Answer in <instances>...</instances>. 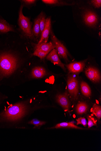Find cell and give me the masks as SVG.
<instances>
[{
  "mask_svg": "<svg viewBox=\"0 0 101 151\" xmlns=\"http://www.w3.org/2000/svg\"><path fill=\"white\" fill-rule=\"evenodd\" d=\"M60 128H70L77 129H84L77 127L75 125L73 122H63L57 124L55 127H52L51 129H57Z\"/></svg>",
  "mask_w": 101,
  "mask_h": 151,
  "instance_id": "9a60e30c",
  "label": "cell"
},
{
  "mask_svg": "<svg viewBox=\"0 0 101 151\" xmlns=\"http://www.w3.org/2000/svg\"><path fill=\"white\" fill-rule=\"evenodd\" d=\"M48 54V53L40 50L35 49L32 55L39 58L41 60H42L44 59Z\"/></svg>",
  "mask_w": 101,
  "mask_h": 151,
  "instance_id": "44dd1931",
  "label": "cell"
},
{
  "mask_svg": "<svg viewBox=\"0 0 101 151\" xmlns=\"http://www.w3.org/2000/svg\"><path fill=\"white\" fill-rule=\"evenodd\" d=\"M42 12L34 20L33 29H32V36L38 37L40 34V21L41 16Z\"/></svg>",
  "mask_w": 101,
  "mask_h": 151,
  "instance_id": "4fadbf2b",
  "label": "cell"
},
{
  "mask_svg": "<svg viewBox=\"0 0 101 151\" xmlns=\"http://www.w3.org/2000/svg\"><path fill=\"white\" fill-rule=\"evenodd\" d=\"M91 3L95 8H99L101 6V0H93L91 1Z\"/></svg>",
  "mask_w": 101,
  "mask_h": 151,
  "instance_id": "d4e9b609",
  "label": "cell"
},
{
  "mask_svg": "<svg viewBox=\"0 0 101 151\" xmlns=\"http://www.w3.org/2000/svg\"><path fill=\"white\" fill-rule=\"evenodd\" d=\"M77 125L81 124L84 127H86L88 125V122L84 117H80L76 119Z\"/></svg>",
  "mask_w": 101,
  "mask_h": 151,
  "instance_id": "cb8c5ba5",
  "label": "cell"
},
{
  "mask_svg": "<svg viewBox=\"0 0 101 151\" xmlns=\"http://www.w3.org/2000/svg\"><path fill=\"white\" fill-rule=\"evenodd\" d=\"M55 100L56 102L62 107L65 111H69L70 104L67 91L63 94H57L55 96Z\"/></svg>",
  "mask_w": 101,
  "mask_h": 151,
  "instance_id": "ba28073f",
  "label": "cell"
},
{
  "mask_svg": "<svg viewBox=\"0 0 101 151\" xmlns=\"http://www.w3.org/2000/svg\"><path fill=\"white\" fill-rule=\"evenodd\" d=\"M81 92L85 96L89 97L91 94V90L89 85L85 82L82 81L81 84Z\"/></svg>",
  "mask_w": 101,
  "mask_h": 151,
  "instance_id": "2e32d148",
  "label": "cell"
},
{
  "mask_svg": "<svg viewBox=\"0 0 101 151\" xmlns=\"http://www.w3.org/2000/svg\"><path fill=\"white\" fill-rule=\"evenodd\" d=\"M55 48V45L51 42L49 43L41 42L35 44L34 46L35 50H39L48 54Z\"/></svg>",
  "mask_w": 101,
  "mask_h": 151,
  "instance_id": "7c38bea8",
  "label": "cell"
},
{
  "mask_svg": "<svg viewBox=\"0 0 101 151\" xmlns=\"http://www.w3.org/2000/svg\"><path fill=\"white\" fill-rule=\"evenodd\" d=\"M51 39L52 43L55 46L57 54L61 58H63L66 62L68 61V51L64 45L57 38L53 32L51 34Z\"/></svg>",
  "mask_w": 101,
  "mask_h": 151,
  "instance_id": "8992f818",
  "label": "cell"
},
{
  "mask_svg": "<svg viewBox=\"0 0 101 151\" xmlns=\"http://www.w3.org/2000/svg\"><path fill=\"white\" fill-rule=\"evenodd\" d=\"M47 122L44 121H42L37 119H34L29 120L28 122V125H34V129H40L42 126L45 125Z\"/></svg>",
  "mask_w": 101,
  "mask_h": 151,
  "instance_id": "ac0fdd59",
  "label": "cell"
},
{
  "mask_svg": "<svg viewBox=\"0 0 101 151\" xmlns=\"http://www.w3.org/2000/svg\"><path fill=\"white\" fill-rule=\"evenodd\" d=\"M23 6L22 5L20 9L18 24L25 35L28 38H31L32 36L31 23L29 19L23 15Z\"/></svg>",
  "mask_w": 101,
  "mask_h": 151,
  "instance_id": "7a4b0ae2",
  "label": "cell"
},
{
  "mask_svg": "<svg viewBox=\"0 0 101 151\" xmlns=\"http://www.w3.org/2000/svg\"><path fill=\"white\" fill-rule=\"evenodd\" d=\"M14 32L13 27L5 20L0 19V33H6Z\"/></svg>",
  "mask_w": 101,
  "mask_h": 151,
  "instance_id": "5bb4252c",
  "label": "cell"
},
{
  "mask_svg": "<svg viewBox=\"0 0 101 151\" xmlns=\"http://www.w3.org/2000/svg\"><path fill=\"white\" fill-rule=\"evenodd\" d=\"M68 91L71 99L76 100L78 93V81L77 78L73 75L69 76L67 80Z\"/></svg>",
  "mask_w": 101,
  "mask_h": 151,
  "instance_id": "277c9868",
  "label": "cell"
},
{
  "mask_svg": "<svg viewBox=\"0 0 101 151\" xmlns=\"http://www.w3.org/2000/svg\"><path fill=\"white\" fill-rule=\"evenodd\" d=\"M47 59L54 65L60 67L64 71H66L65 65L60 60L56 49H53L49 53Z\"/></svg>",
  "mask_w": 101,
  "mask_h": 151,
  "instance_id": "9c48e42d",
  "label": "cell"
},
{
  "mask_svg": "<svg viewBox=\"0 0 101 151\" xmlns=\"http://www.w3.org/2000/svg\"><path fill=\"white\" fill-rule=\"evenodd\" d=\"M92 113L97 117L98 120L101 118V107L100 106L94 104L92 108Z\"/></svg>",
  "mask_w": 101,
  "mask_h": 151,
  "instance_id": "d6986e66",
  "label": "cell"
},
{
  "mask_svg": "<svg viewBox=\"0 0 101 151\" xmlns=\"http://www.w3.org/2000/svg\"><path fill=\"white\" fill-rule=\"evenodd\" d=\"M87 118L88 120V128L97 125V120L96 119L93 117H91L90 116L88 117Z\"/></svg>",
  "mask_w": 101,
  "mask_h": 151,
  "instance_id": "603a6c76",
  "label": "cell"
},
{
  "mask_svg": "<svg viewBox=\"0 0 101 151\" xmlns=\"http://www.w3.org/2000/svg\"><path fill=\"white\" fill-rule=\"evenodd\" d=\"M35 97L26 98L6 107L0 112V129H27L29 119L39 107Z\"/></svg>",
  "mask_w": 101,
  "mask_h": 151,
  "instance_id": "6da1fadb",
  "label": "cell"
},
{
  "mask_svg": "<svg viewBox=\"0 0 101 151\" xmlns=\"http://www.w3.org/2000/svg\"><path fill=\"white\" fill-rule=\"evenodd\" d=\"M46 17L43 13L42 12L41 16L40 21V34H41L45 26L46 22Z\"/></svg>",
  "mask_w": 101,
  "mask_h": 151,
  "instance_id": "7402d4cb",
  "label": "cell"
},
{
  "mask_svg": "<svg viewBox=\"0 0 101 151\" xmlns=\"http://www.w3.org/2000/svg\"><path fill=\"white\" fill-rule=\"evenodd\" d=\"M22 1L26 4H34L36 1H34V0H24Z\"/></svg>",
  "mask_w": 101,
  "mask_h": 151,
  "instance_id": "4316f807",
  "label": "cell"
},
{
  "mask_svg": "<svg viewBox=\"0 0 101 151\" xmlns=\"http://www.w3.org/2000/svg\"><path fill=\"white\" fill-rule=\"evenodd\" d=\"M88 106L85 103L80 102L77 106L76 112L78 114H82L86 113L88 110Z\"/></svg>",
  "mask_w": 101,
  "mask_h": 151,
  "instance_id": "e0dca14e",
  "label": "cell"
},
{
  "mask_svg": "<svg viewBox=\"0 0 101 151\" xmlns=\"http://www.w3.org/2000/svg\"><path fill=\"white\" fill-rule=\"evenodd\" d=\"M86 60L80 62H76L66 65L70 73H78L82 72L85 65Z\"/></svg>",
  "mask_w": 101,
  "mask_h": 151,
  "instance_id": "30bf717a",
  "label": "cell"
},
{
  "mask_svg": "<svg viewBox=\"0 0 101 151\" xmlns=\"http://www.w3.org/2000/svg\"><path fill=\"white\" fill-rule=\"evenodd\" d=\"M83 18L85 24L92 28L96 27L98 23V15L95 12L90 10H86L84 11Z\"/></svg>",
  "mask_w": 101,
  "mask_h": 151,
  "instance_id": "5b68a950",
  "label": "cell"
},
{
  "mask_svg": "<svg viewBox=\"0 0 101 151\" xmlns=\"http://www.w3.org/2000/svg\"><path fill=\"white\" fill-rule=\"evenodd\" d=\"M42 2L47 4L50 5H73V4H70L57 0H42Z\"/></svg>",
  "mask_w": 101,
  "mask_h": 151,
  "instance_id": "ffe728a7",
  "label": "cell"
},
{
  "mask_svg": "<svg viewBox=\"0 0 101 151\" xmlns=\"http://www.w3.org/2000/svg\"><path fill=\"white\" fill-rule=\"evenodd\" d=\"M48 73L46 68L41 66H35L30 71H27L25 76L26 82L32 79H40L47 76Z\"/></svg>",
  "mask_w": 101,
  "mask_h": 151,
  "instance_id": "3957f363",
  "label": "cell"
},
{
  "mask_svg": "<svg viewBox=\"0 0 101 151\" xmlns=\"http://www.w3.org/2000/svg\"><path fill=\"white\" fill-rule=\"evenodd\" d=\"M51 18H47L46 19L44 29L41 34V37L38 43L41 42H47L51 32Z\"/></svg>",
  "mask_w": 101,
  "mask_h": 151,
  "instance_id": "8fae6325",
  "label": "cell"
},
{
  "mask_svg": "<svg viewBox=\"0 0 101 151\" xmlns=\"http://www.w3.org/2000/svg\"><path fill=\"white\" fill-rule=\"evenodd\" d=\"M8 98L7 96L0 92V107Z\"/></svg>",
  "mask_w": 101,
  "mask_h": 151,
  "instance_id": "484cf974",
  "label": "cell"
},
{
  "mask_svg": "<svg viewBox=\"0 0 101 151\" xmlns=\"http://www.w3.org/2000/svg\"><path fill=\"white\" fill-rule=\"evenodd\" d=\"M85 73L86 77L94 83L99 82L101 80V76L97 68L89 66L86 68Z\"/></svg>",
  "mask_w": 101,
  "mask_h": 151,
  "instance_id": "52a82bcc",
  "label": "cell"
}]
</instances>
